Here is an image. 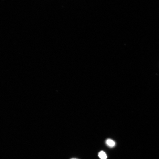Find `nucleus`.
I'll use <instances>...</instances> for the list:
<instances>
[{
	"label": "nucleus",
	"instance_id": "3",
	"mask_svg": "<svg viewBox=\"0 0 159 159\" xmlns=\"http://www.w3.org/2000/svg\"></svg>",
	"mask_w": 159,
	"mask_h": 159
},
{
	"label": "nucleus",
	"instance_id": "2",
	"mask_svg": "<svg viewBox=\"0 0 159 159\" xmlns=\"http://www.w3.org/2000/svg\"><path fill=\"white\" fill-rule=\"evenodd\" d=\"M107 144L109 146L113 147L115 145V142L113 140L111 139H108L106 142Z\"/></svg>",
	"mask_w": 159,
	"mask_h": 159
},
{
	"label": "nucleus",
	"instance_id": "1",
	"mask_svg": "<svg viewBox=\"0 0 159 159\" xmlns=\"http://www.w3.org/2000/svg\"><path fill=\"white\" fill-rule=\"evenodd\" d=\"M98 156L101 159H106L107 157L105 152L103 151L100 152L99 153Z\"/></svg>",
	"mask_w": 159,
	"mask_h": 159
}]
</instances>
